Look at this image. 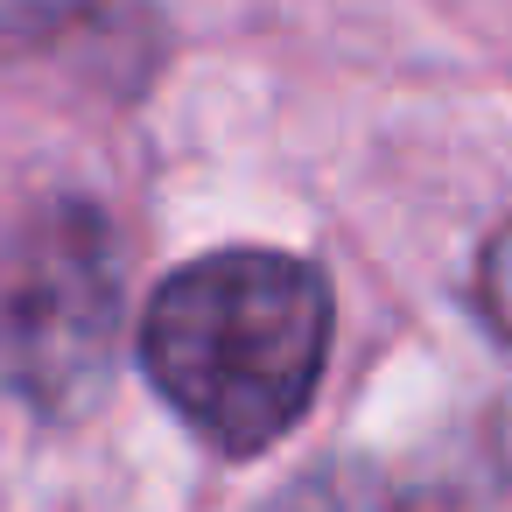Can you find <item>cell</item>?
Masks as SVG:
<instances>
[{
	"instance_id": "cell-1",
	"label": "cell",
	"mask_w": 512,
	"mask_h": 512,
	"mask_svg": "<svg viewBox=\"0 0 512 512\" xmlns=\"http://www.w3.org/2000/svg\"><path fill=\"white\" fill-rule=\"evenodd\" d=\"M330 358V288L309 260L232 246L176 267L141 309V365L218 449L281 442Z\"/></svg>"
},
{
	"instance_id": "cell-2",
	"label": "cell",
	"mask_w": 512,
	"mask_h": 512,
	"mask_svg": "<svg viewBox=\"0 0 512 512\" xmlns=\"http://www.w3.org/2000/svg\"><path fill=\"white\" fill-rule=\"evenodd\" d=\"M127 337L120 246L92 204H50L0 267V372L36 414H85L113 386Z\"/></svg>"
},
{
	"instance_id": "cell-3",
	"label": "cell",
	"mask_w": 512,
	"mask_h": 512,
	"mask_svg": "<svg viewBox=\"0 0 512 512\" xmlns=\"http://www.w3.org/2000/svg\"><path fill=\"white\" fill-rule=\"evenodd\" d=\"M99 0H0V50L15 43H50L64 36L71 22H85Z\"/></svg>"
},
{
	"instance_id": "cell-4",
	"label": "cell",
	"mask_w": 512,
	"mask_h": 512,
	"mask_svg": "<svg viewBox=\"0 0 512 512\" xmlns=\"http://www.w3.org/2000/svg\"><path fill=\"white\" fill-rule=\"evenodd\" d=\"M477 295H484V316H491V330L512 344V218H505V225L491 232V246H484Z\"/></svg>"
}]
</instances>
